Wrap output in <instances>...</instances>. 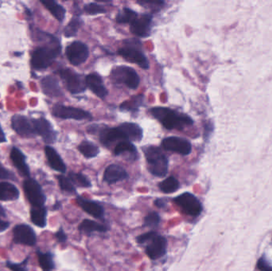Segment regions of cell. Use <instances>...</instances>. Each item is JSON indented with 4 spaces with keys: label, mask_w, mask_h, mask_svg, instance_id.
Instances as JSON below:
<instances>
[{
    "label": "cell",
    "mask_w": 272,
    "mask_h": 271,
    "mask_svg": "<svg viewBox=\"0 0 272 271\" xmlns=\"http://www.w3.org/2000/svg\"><path fill=\"white\" fill-rule=\"evenodd\" d=\"M151 115L158 119L167 130H183L194 124L193 119L185 114H181L167 107H153Z\"/></svg>",
    "instance_id": "1"
},
{
    "label": "cell",
    "mask_w": 272,
    "mask_h": 271,
    "mask_svg": "<svg viewBox=\"0 0 272 271\" xmlns=\"http://www.w3.org/2000/svg\"><path fill=\"white\" fill-rule=\"evenodd\" d=\"M61 51V45L57 40L50 43L49 45L37 47L32 53V67L37 70L47 68L58 57Z\"/></svg>",
    "instance_id": "2"
},
{
    "label": "cell",
    "mask_w": 272,
    "mask_h": 271,
    "mask_svg": "<svg viewBox=\"0 0 272 271\" xmlns=\"http://www.w3.org/2000/svg\"><path fill=\"white\" fill-rule=\"evenodd\" d=\"M143 153L148 166V170L152 175L163 178L168 173V158L160 148L155 146L143 147Z\"/></svg>",
    "instance_id": "3"
},
{
    "label": "cell",
    "mask_w": 272,
    "mask_h": 271,
    "mask_svg": "<svg viewBox=\"0 0 272 271\" xmlns=\"http://www.w3.org/2000/svg\"><path fill=\"white\" fill-rule=\"evenodd\" d=\"M127 44L118 49V54L120 55L126 61L134 63L143 69L150 67L148 60L142 51L141 43L137 40H128Z\"/></svg>",
    "instance_id": "4"
},
{
    "label": "cell",
    "mask_w": 272,
    "mask_h": 271,
    "mask_svg": "<svg viewBox=\"0 0 272 271\" xmlns=\"http://www.w3.org/2000/svg\"><path fill=\"white\" fill-rule=\"evenodd\" d=\"M111 79L116 84H124L130 89H136L140 83V78L135 69L124 65L112 69Z\"/></svg>",
    "instance_id": "5"
},
{
    "label": "cell",
    "mask_w": 272,
    "mask_h": 271,
    "mask_svg": "<svg viewBox=\"0 0 272 271\" xmlns=\"http://www.w3.org/2000/svg\"><path fill=\"white\" fill-rule=\"evenodd\" d=\"M59 76L65 84L67 90L72 94H79L84 92L86 89L85 78L81 75L72 70L71 68H64L58 70Z\"/></svg>",
    "instance_id": "6"
},
{
    "label": "cell",
    "mask_w": 272,
    "mask_h": 271,
    "mask_svg": "<svg viewBox=\"0 0 272 271\" xmlns=\"http://www.w3.org/2000/svg\"><path fill=\"white\" fill-rule=\"evenodd\" d=\"M23 190L25 197L33 207H41L45 205L46 197L39 183L33 179L28 178L23 182Z\"/></svg>",
    "instance_id": "7"
},
{
    "label": "cell",
    "mask_w": 272,
    "mask_h": 271,
    "mask_svg": "<svg viewBox=\"0 0 272 271\" xmlns=\"http://www.w3.org/2000/svg\"><path fill=\"white\" fill-rule=\"evenodd\" d=\"M174 203L181 208L186 214L191 217H198L202 212V205L194 194L184 193L175 197Z\"/></svg>",
    "instance_id": "8"
},
{
    "label": "cell",
    "mask_w": 272,
    "mask_h": 271,
    "mask_svg": "<svg viewBox=\"0 0 272 271\" xmlns=\"http://www.w3.org/2000/svg\"><path fill=\"white\" fill-rule=\"evenodd\" d=\"M53 116L63 119H75V120H84L92 119V115L88 111L69 106L57 104L52 108Z\"/></svg>",
    "instance_id": "9"
},
{
    "label": "cell",
    "mask_w": 272,
    "mask_h": 271,
    "mask_svg": "<svg viewBox=\"0 0 272 271\" xmlns=\"http://www.w3.org/2000/svg\"><path fill=\"white\" fill-rule=\"evenodd\" d=\"M65 55L71 64L78 66L87 61L89 52L88 46L84 43L76 41L67 46Z\"/></svg>",
    "instance_id": "10"
},
{
    "label": "cell",
    "mask_w": 272,
    "mask_h": 271,
    "mask_svg": "<svg viewBox=\"0 0 272 271\" xmlns=\"http://www.w3.org/2000/svg\"><path fill=\"white\" fill-rule=\"evenodd\" d=\"M13 241L14 244L25 246H34L37 243L35 232L28 225H18L13 229Z\"/></svg>",
    "instance_id": "11"
},
{
    "label": "cell",
    "mask_w": 272,
    "mask_h": 271,
    "mask_svg": "<svg viewBox=\"0 0 272 271\" xmlns=\"http://www.w3.org/2000/svg\"><path fill=\"white\" fill-rule=\"evenodd\" d=\"M163 148L168 151L177 153L183 156L189 155L192 151L190 141L179 137H168L162 142Z\"/></svg>",
    "instance_id": "12"
},
{
    "label": "cell",
    "mask_w": 272,
    "mask_h": 271,
    "mask_svg": "<svg viewBox=\"0 0 272 271\" xmlns=\"http://www.w3.org/2000/svg\"><path fill=\"white\" fill-rule=\"evenodd\" d=\"M11 127L18 135L23 138H33L37 135L32 120L24 115H14L11 118Z\"/></svg>",
    "instance_id": "13"
},
{
    "label": "cell",
    "mask_w": 272,
    "mask_h": 271,
    "mask_svg": "<svg viewBox=\"0 0 272 271\" xmlns=\"http://www.w3.org/2000/svg\"><path fill=\"white\" fill-rule=\"evenodd\" d=\"M33 127L36 134L40 135L45 143L52 144L57 139V132L54 131L53 126L45 118L32 119Z\"/></svg>",
    "instance_id": "14"
},
{
    "label": "cell",
    "mask_w": 272,
    "mask_h": 271,
    "mask_svg": "<svg viewBox=\"0 0 272 271\" xmlns=\"http://www.w3.org/2000/svg\"><path fill=\"white\" fill-rule=\"evenodd\" d=\"M152 27V15L145 14L138 15L131 24V31L138 37H146L151 34Z\"/></svg>",
    "instance_id": "15"
},
{
    "label": "cell",
    "mask_w": 272,
    "mask_h": 271,
    "mask_svg": "<svg viewBox=\"0 0 272 271\" xmlns=\"http://www.w3.org/2000/svg\"><path fill=\"white\" fill-rule=\"evenodd\" d=\"M167 239L163 236H155L146 248V254L151 260H159L167 253Z\"/></svg>",
    "instance_id": "16"
},
{
    "label": "cell",
    "mask_w": 272,
    "mask_h": 271,
    "mask_svg": "<svg viewBox=\"0 0 272 271\" xmlns=\"http://www.w3.org/2000/svg\"><path fill=\"white\" fill-rule=\"evenodd\" d=\"M99 138L100 143L107 147L117 141H119V143L122 141H128L119 127H102L99 131Z\"/></svg>",
    "instance_id": "17"
},
{
    "label": "cell",
    "mask_w": 272,
    "mask_h": 271,
    "mask_svg": "<svg viewBox=\"0 0 272 271\" xmlns=\"http://www.w3.org/2000/svg\"><path fill=\"white\" fill-rule=\"evenodd\" d=\"M86 86L96 96L104 99L108 95V90L104 86L101 76L97 73H90L85 77Z\"/></svg>",
    "instance_id": "18"
},
{
    "label": "cell",
    "mask_w": 272,
    "mask_h": 271,
    "mask_svg": "<svg viewBox=\"0 0 272 271\" xmlns=\"http://www.w3.org/2000/svg\"><path fill=\"white\" fill-rule=\"evenodd\" d=\"M127 178H128L127 172L119 165H110L104 171V181L108 184H115Z\"/></svg>",
    "instance_id": "19"
},
{
    "label": "cell",
    "mask_w": 272,
    "mask_h": 271,
    "mask_svg": "<svg viewBox=\"0 0 272 271\" xmlns=\"http://www.w3.org/2000/svg\"><path fill=\"white\" fill-rule=\"evenodd\" d=\"M41 89L44 94L49 97H59L63 96L62 90L58 80L54 76H46L41 81Z\"/></svg>",
    "instance_id": "20"
},
{
    "label": "cell",
    "mask_w": 272,
    "mask_h": 271,
    "mask_svg": "<svg viewBox=\"0 0 272 271\" xmlns=\"http://www.w3.org/2000/svg\"><path fill=\"white\" fill-rule=\"evenodd\" d=\"M76 203L85 213L96 219H102L104 216V210L99 204L94 201L85 199L82 197H77Z\"/></svg>",
    "instance_id": "21"
},
{
    "label": "cell",
    "mask_w": 272,
    "mask_h": 271,
    "mask_svg": "<svg viewBox=\"0 0 272 271\" xmlns=\"http://www.w3.org/2000/svg\"><path fill=\"white\" fill-rule=\"evenodd\" d=\"M10 159L21 175L29 178L30 171L27 163L25 162V157L19 149L13 147L10 154Z\"/></svg>",
    "instance_id": "22"
},
{
    "label": "cell",
    "mask_w": 272,
    "mask_h": 271,
    "mask_svg": "<svg viewBox=\"0 0 272 271\" xmlns=\"http://www.w3.org/2000/svg\"><path fill=\"white\" fill-rule=\"evenodd\" d=\"M45 153L49 165L53 170L62 173V174L65 173L66 166H65V162H63L61 156L53 147L49 146H45Z\"/></svg>",
    "instance_id": "23"
},
{
    "label": "cell",
    "mask_w": 272,
    "mask_h": 271,
    "mask_svg": "<svg viewBox=\"0 0 272 271\" xmlns=\"http://www.w3.org/2000/svg\"><path fill=\"white\" fill-rule=\"evenodd\" d=\"M119 128L121 130L127 137V140L130 142H140L143 139V130L138 124L132 123H122L119 126Z\"/></svg>",
    "instance_id": "24"
},
{
    "label": "cell",
    "mask_w": 272,
    "mask_h": 271,
    "mask_svg": "<svg viewBox=\"0 0 272 271\" xmlns=\"http://www.w3.org/2000/svg\"><path fill=\"white\" fill-rule=\"evenodd\" d=\"M19 197V190L10 182H0V201H14Z\"/></svg>",
    "instance_id": "25"
},
{
    "label": "cell",
    "mask_w": 272,
    "mask_h": 271,
    "mask_svg": "<svg viewBox=\"0 0 272 271\" xmlns=\"http://www.w3.org/2000/svg\"><path fill=\"white\" fill-rule=\"evenodd\" d=\"M47 209L45 206L41 207H33L30 209V219L33 225L38 228H45L47 224Z\"/></svg>",
    "instance_id": "26"
},
{
    "label": "cell",
    "mask_w": 272,
    "mask_h": 271,
    "mask_svg": "<svg viewBox=\"0 0 272 271\" xmlns=\"http://www.w3.org/2000/svg\"><path fill=\"white\" fill-rule=\"evenodd\" d=\"M114 154L116 156L122 154H128L130 159L133 160H135L138 155L137 149L135 148V146L130 141H122L118 143L114 149Z\"/></svg>",
    "instance_id": "27"
},
{
    "label": "cell",
    "mask_w": 272,
    "mask_h": 271,
    "mask_svg": "<svg viewBox=\"0 0 272 271\" xmlns=\"http://www.w3.org/2000/svg\"><path fill=\"white\" fill-rule=\"evenodd\" d=\"M78 229L81 233H84L87 236H90L94 232H106L108 229L105 225H100L99 223L91 220H84Z\"/></svg>",
    "instance_id": "28"
},
{
    "label": "cell",
    "mask_w": 272,
    "mask_h": 271,
    "mask_svg": "<svg viewBox=\"0 0 272 271\" xmlns=\"http://www.w3.org/2000/svg\"><path fill=\"white\" fill-rule=\"evenodd\" d=\"M41 2L50 12L51 14H53L56 19L58 20L59 21H62L64 20L66 10L61 5L53 0H42Z\"/></svg>",
    "instance_id": "29"
},
{
    "label": "cell",
    "mask_w": 272,
    "mask_h": 271,
    "mask_svg": "<svg viewBox=\"0 0 272 271\" xmlns=\"http://www.w3.org/2000/svg\"><path fill=\"white\" fill-rule=\"evenodd\" d=\"M143 100H144L143 95L133 96L130 100L124 101L120 105V110L121 111H132V112L138 111L139 107L143 105Z\"/></svg>",
    "instance_id": "30"
},
{
    "label": "cell",
    "mask_w": 272,
    "mask_h": 271,
    "mask_svg": "<svg viewBox=\"0 0 272 271\" xmlns=\"http://www.w3.org/2000/svg\"><path fill=\"white\" fill-rule=\"evenodd\" d=\"M37 259L40 267L44 271H50L54 269L55 264L53 261V256L50 252L43 253L40 251L37 252Z\"/></svg>",
    "instance_id": "31"
},
{
    "label": "cell",
    "mask_w": 272,
    "mask_h": 271,
    "mask_svg": "<svg viewBox=\"0 0 272 271\" xmlns=\"http://www.w3.org/2000/svg\"><path fill=\"white\" fill-rule=\"evenodd\" d=\"M78 150L87 158H95L100 152L98 146L88 141H83L82 143L79 145Z\"/></svg>",
    "instance_id": "32"
},
{
    "label": "cell",
    "mask_w": 272,
    "mask_h": 271,
    "mask_svg": "<svg viewBox=\"0 0 272 271\" xmlns=\"http://www.w3.org/2000/svg\"><path fill=\"white\" fill-rule=\"evenodd\" d=\"M161 191L164 193H173L178 191L180 184L174 177H169L159 185Z\"/></svg>",
    "instance_id": "33"
},
{
    "label": "cell",
    "mask_w": 272,
    "mask_h": 271,
    "mask_svg": "<svg viewBox=\"0 0 272 271\" xmlns=\"http://www.w3.org/2000/svg\"><path fill=\"white\" fill-rule=\"evenodd\" d=\"M138 14L129 8H124L120 10L116 16V21L118 23H132L137 18Z\"/></svg>",
    "instance_id": "34"
},
{
    "label": "cell",
    "mask_w": 272,
    "mask_h": 271,
    "mask_svg": "<svg viewBox=\"0 0 272 271\" xmlns=\"http://www.w3.org/2000/svg\"><path fill=\"white\" fill-rule=\"evenodd\" d=\"M82 24L83 21L78 17L72 18L64 29V35L67 37H74L77 34V32Z\"/></svg>",
    "instance_id": "35"
},
{
    "label": "cell",
    "mask_w": 272,
    "mask_h": 271,
    "mask_svg": "<svg viewBox=\"0 0 272 271\" xmlns=\"http://www.w3.org/2000/svg\"><path fill=\"white\" fill-rule=\"evenodd\" d=\"M68 178L70 179L71 182H73V185L80 186V187L89 188L92 186L90 181L88 179L86 176L83 175L80 173L76 174V173L71 172L69 173Z\"/></svg>",
    "instance_id": "36"
},
{
    "label": "cell",
    "mask_w": 272,
    "mask_h": 271,
    "mask_svg": "<svg viewBox=\"0 0 272 271\" xmlns=\"http://www.w3.org/2000/svg\"><path fill=\"white\" fill-rule=\"evenodd\" d=\"M57 180H58L59 186H60L61 190L66 192V193H76V188L69 178H67L65 176L59 175L57 176Z\"/></svg>",
    "instance_id": "37"
},
{
    "label": "cell",
    "mask_w": 272,
    "mask_h": 271,
    "mask_svg": "<svg viewBox=\"0 0 272 271\" xmlns=\"http://www.w3.org/2000/svg\"><path fill=\"white\" fill-rule=\"evenodd\" d=\"M84 10L85 14L88 15H96L99 14L105 13V8L96 2H91L84 6Z\"/></svg>",
    "instance_id": "38"
},
{
    "label": "cell",
    "mask_w": 272,
    "mask_h": 271,
    "mask_svg": "<svg viewBox=\"0 0 272 271\" xmlns=\"http://www.w3.org/2000/svg\"><path fill=\"white\" fill-rule=\"evenodd\" d=\"M160 221L159 215L155 212H152V213H148L147 217L144 218L143 226L148 227V228H155L159 225Z\"/></svg>",
    "instance_id": "39"
},
{
    "label": "cell",
    "mask_w": 272,
    "mask_h": 271,
    "mask_svg": "<svg viewBox=\"0 0 272 271\" xmlns=\"http://www.w3.org/2000/svg\"><path fill=\"white\" fill-rule=\"evenodd\" d=\"M137 3L140 4L144 7L151 9H160L164 5L163 1H152V0H138Z\"/></svg>",
    "instance_id": "40"
},
{
    "label": "cell",
    "mask_w": 272,
    "mask_h": 271,
    "mask_svg": "<svg viewBox=\"0 0 272 271\" xmlns=\"http://www.w3.org/2000/svg\"><path fill=\"white\" fill-rule=\"evenodd\" d=\"M28 260L29 259L26 258L22 264H14L12 262L7 261L6 263V268H9L11 271H28L26 268Z\"/></svg>",
    "instance_id": "41"
},
{
    "label": "cell",
    "mask_w": 272,
    "mask_h": 271,
    "mask_svg": "<svg viewBox=\"0 0 272 271\" xmlns=\"http://www.w3.org/2000/svg\"><path fill=\"white\" fill-rule=\"evenodd\" d=\"M6 217V212L4 210L3 208L2 207V205H0V233L4 232V231H6L10 227V223L3 220Z\"/></svg>",
    "instance_id": "42"
},
{
    "label": "cell",
    "mask_w": 272,
    "mask_h": 271,
    "mask_svg": "<svg viewBox=\"0 0 272 271\" xmlns=\"http://www.w3.org/2000/svg\"><path fill=\"white\" fill-rule=\"evenodd\" d=\"M156 236H158L157 232H149L147 233H145V234L138 236L137 238H136V241L139 244H145V243L151 241Z\"/></svg>",
    "instance_id": "43"
},
{
    "label": "cell",
    "mask_w": 272,
    "mask_h": 271,
    "mask_svg": "<svg viewBox=\"0 0 272 271\" xmlns=\"http://www.w3.org/2000/svg\"><path fill=\"white\" fill-rule=\"evenodd\" d=\"M0 179L1 180H11L14 179V174L10 173V171L4 167L0 162Z\"/></svg>",
    "instance_id": "44"
},
{
    "label": "cell",
    "mask_w": 272,
    "mask_h": 271,
    "mask_svg": "<svg viewBox=\"0 0 272 271\" xmlns=\"http://www.w3.org/2000/svg\"><path fill=\"white\" fill-rule=\"evenodd\" d=\"M258 268L261 271H272V267H271L264 259H261L259 261Z\"/></svg>",
    "instance_id": "45"
},
{
    "label": "cell",
    "mask_w": 272,
    "mask_h": 271,
    "mask_svg": "<svg viewBox=\"0 0 272 271\" xmlns=\"http://www.w3.org/2000/svg\"><path fill=\"white\" fill-rule=\"evenodd\" d=\"M55 237L59 243H65L67 240V236L62 229H59L57 233L55 234Z\"/></svg>",
    "instance_id": "46"
},
{
    "label": "cell",
    "mask_w": 272,
    "mask_h": 271,
    "mask_svg": "<svg viewBox=\"0 0 272 271\" xmlns=\"http://www.w3.org/2000/svg\"><path fill=\"white\" fill-rule=\"evenodd\" d=\"M167 199H164V198H159L155 201V205L158 208H165L167 206Z\"/></svg>",
    "instance_id": "47"
},
{
    "label": "cell",
    "mask_w": 272,
    "mask_h": 271,
    "mask_svg": "<svg viewBox=\"0 0 272 271\" xmlns=\"http://www.w3.org/2000/svg\"><path fill=\"white\" fill-rule=\"evenodd\" d=\"M5 142H6V135L4 134L3 130L0 125V143H5Z\"/></svg>",
    "instance_id": "48"
},
{
    "label": "cell",
    "mask_w": 272,
    "mask_h": 271,
    "mask_svg": "<svg viewBox=\"0 0 272 271\" xmlns=\"http://www.w3.org/2000/svg\"><path fill=\"white\" fill-rule=\"evenodd\" d=\"M59 206H61V204L59 203V202H57L53 207H54V209H59Z\"/></svg>",
    "instance_id": "49"
}]
</instances>
